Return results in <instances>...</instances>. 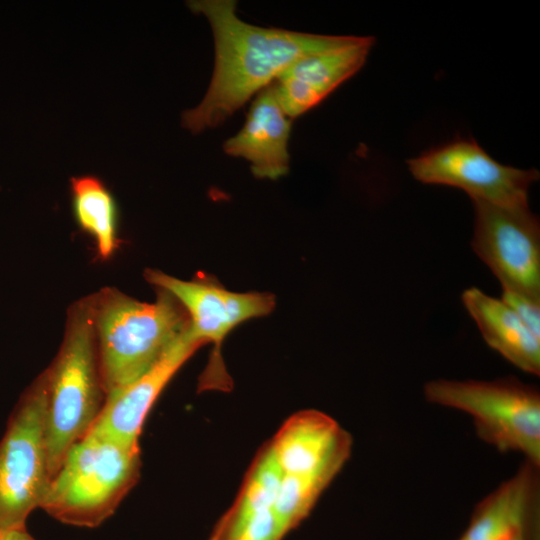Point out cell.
<instances>
[{
	"label": "cell",
	"mask_w": 540,
	"mask_h": 540,
	"mask_svg": "<svg viewBox=\"0 0 540 540\" xmlns=\"http://www.w3.org/2000/svg\"><path fill=\"white\" fill-rule=\"evenodd\" d=\"M202 346L187 329L149 371L106 395L90 430L125 444H139L143 424L153 404L177 371Z\"/></svg>",
	"instance_id": "7c38bea8"
},
{
	"label": "cell",
	"mask_w": 540,
	"mask_h": 540,
	"mask_svg": "<svg viewBox=\"0 0 540 540\" xmlns=\"http://www.w3.org/2000/svg\"><path fill=\"white\" fill-rule=\"evenodd\" d=\"M471 247L502 290L540 301V222L526 206L472 201Z\"/></svg>",
	"instance_id": "ba28073f"
},
{
	"label": "cell",
	"mask_w": 540,
	"mask_h": 540,
	"mask_svg": "<svg viewBox=\"0 0 540 540\" xmlns=\"http://www.w3.org/2000/svg\"><path fill=\"white\" fill-rule=\"evenodd\" d=\"M329 484L318 478L282 474L274 512L287 535L309 516Z\"/></svg>",
	"instance_id": "e0dca14e"
},
{
	"label": "cell",
	"mask_w": 540,
	"mask_h": 540,
	"mask_svg": "<svg viewBox=\"0 0 540 540\" xmlns=\"http://www.w3.org/2000/svg\"><path fill=\"white\" fill-rule=\"evenodd\" d=\"M501 300L536 337L540 338V301L506 291H502Z\"/></svg>",
	"instance_id": "ac0fdd59"
},
{
	"label": "cell",
	"mask_w": 540,
	"mask_h": 540,
	"mask_svg": "<svg viewBox=\"0 0 540 540\" xmlns=\"http://www.w3.org/2000/svg\"><path fill=\"white\" fill-rule=\"evenodd\" d=\"M537 466L526 463L475 508L461 540H510L528 529L538 496Z\"/></svg>",
	"instance_id": "5bb4252c"
},
{
	"label": "cell",
	"mask_w": 540,
	"mask_h": 540,
	"mask_svg": "<svg viewBox=\"0 0 540 540\" xmlns=\"http://www.w3.org/2000/svg\"><path fill=\"white\" fill-rule=\"evenodd\" d=\"M485 342L524 372L540 374V338L501 299L471 287L461 296Z\"/></svg>",
	"instance_id": "9a60e30c"
},
{
	"label": "cell",
	"mask_w": 540,
	"mask_h": 540,
	"mask_svg": "<svg viewBox=\"0 0 540 540\" xmlns=\"http://www.w3.org/2000/svg\"><path fill=\"white\" fill-rule=\"evenodd\" d=\"M46 375L23 394L0 441V531L25 528L51 477L45 440Z\"/></svg>",
	"instance_id": "52a82bcc"
},
{
	"label": "cell",
	"mask_w": 540,
	"mask_h": 540,
	"mask_svg": "<svg viewBox=\"0 0 540 540\" xmlns=\"http://www.w3.org/2000/svg\"><path fill=\"white\" fill-rule=\"evenodd\" d=\"M155 289L154 302L139 301L115 287L91 294L105 397L149 371L189 327L182 304Z\"/></svg>",
	"instance_id": "7a4b0ae2"
},
{
	"label": "cell",
	"mask_w": 540,
	"mask_h": 540,
	"mask_svg": "<svg viewBox=\"0 0 540 540\" xmlns=\"http://www.w3.org/2000/svg\"><path fill=\"white\" fill-rule=\"evenodd\" d=\"M1 540H35L27 531L26 528L13 529L5 531Z\"/></svg>",
	"instance_id": "d6986e66"
},
{
	"label": "cell",
	"mask_w": 540,
	"mask_h": 540,
	"mask_svg": "<svg viewBox=\"0 0 540 540\" xmlns=\"http://www.w3.org/2000/svg\"><path fill=\"white\" fill-rule=\"evenodd\" d=\"M510 540H528L527 529H521L514 533Z\"/></svg>",
	"instance_id": "ffe728a7"
},
{
	"label": "cell",
	"mask_w": 540,
	"mask_h": 540,
	"mask_svg": "<svg viewBox=\"0 0 540 540\" xmlns=\"http://www.w3.org/2000/svg\"><path fill=\"white\" fill-rule=\"evenodd\" d=\"M268 444L283 475L330 483L350 457L352 438L332 417L311 409L289 417Z\"/></svg>",
	"instance_id": "30bf717a"
},
{
	"label": "cell",
	"mask_w": 540,
	"mask_h": 540,
	"mask_svg": "<svg viewBox=\"0 0 540 540\" xmlns=\"http://www.w3.org/2000/svg\"><path fill=\"white\" fill-rule=\"evenodd\" d=\"M4 532L0 531V540L2 538V535H3Z\"/></svg>",
	"instance_id": "44dd1931"
},
{
	"label": "cell",
	"mask_w": 540,
	"mask_h": 540,
	"mask_svg": "<svg viewBox=\"0 0 540 540\" xmlns=\"http://www.w3.org/2000/svg\"><path fill=\"white\" fill-rule=\"evenodd\" d=\"M72 211L78 226L93 237L97 256L109 260L119 247L117 202L99 177L70 178Z\"/></svg>",
	"instance_id": "2e32d148"
},
{
	"label": "cell",
	"mask_w": 540,
	"mask_h": 540,
	"mask_svg": "<svg viewBox=\"0 0 540 540\" xmlns=\"http://www.w3.org/2000/svg\"><path fill=\"white\" fill-rule=\"evenodd\" d=\"M413 177L424 184L455 187L472 201L499 206H526L535 169L502 165L474 139L457 138L407 161Z\"/></svg>",
	"instance_id": "9c48e42d"
},
{
	"label": "cell",
	"mask_w": 540,
	"mask_h": 540,
	"mask_svg": "<svg viewBox=\"0 0 540 540\" xmlns=\"http://www.w3.org/2000/svg\"><path fill=\"white\" fill-rule=\"evenodd\" d=\"M371 36H354L348 44L303 56L274 81L277 99L286 115L297 118L320 104L365 64L374 44Z\"/></svg>",
	"instance_id": "8fae6325"
},
{
	"label": "cell",
	"mask_w": 540,
	"mask_h": 540,
	"mask_svg": "<svg viewBox=\"0 0 540 540\" xmlns=\"http://www.w3.org/2000/svg\"><path fill=\"white\" fill-rule=\"evenodd\" d=\"M291 121L277 99L273 82L256 95L242 129L224 142L223 150L247 160L256 178L277 180L289 171Z\"/></svg>",
	"instance_id": "4fadbf2b"
},
{
	"label": "cell",
	"mask_w": 540,
	"mask_h": 540,
	"mask_svg": "<svg viewBox=\"0 0 540 540\" xmlns=\"http://www.w3.org/2000/svg\"><path fill=\"white\" fill-rule=\"evenodd\" d=\"M427 401L468 414L480 439L501 452H519L540 465V393L514 377L492 381L437 379Z\"/></svg>",
	"instance_id": "5b68a950"
},
{
	"label": "cell",
	"mask_w": 540,
	"mask_h": 540,
	"mask_svg": "<svg viewBox=\"0 0 540 540\" xmlns=\"http://www.w3.org/2000/svg\"><path fill=\"white\" fill-rule=\"evenodd\" d=\"M140 454L139 444L89 430L66 454L40 508L65 524L99 526L138 481Z\"/></svg>",
	"instance_id": "277c9868"
},
{
	"label": "cell",
	"mask_w": 540,
	"mask_h": 540,
	"mask_svg": "<svg viewBox=\"0 0 540 540\" xmlns=\"http://www.w3.org/2000/svg\"><path fill=\"white\" fill-rule=\"evenodd\" d=\"M187 5L208 19L215 48L206 94L181 116L182 126L193 134L222 124L297 59L344 46L354 38L252 25L237 16L233 0H195Z\"/></svg>",
	"instance_id": "6da1fadb"
},
{
	"label": "cell",
	"mask_w": 540,
	"mask_h": 540,
	"mask_svg": "<svg viewBox=\"0 0 540 540\" xmlns=\"http://www.w3.org/2000/svg\"><path fill=\"white\" fill-rule=\"evenodd\" d=\"M146 281L172 294L189 317V335L202 345L212 344L208 363L198 381L199 391H229L232 379L222 357V344L239 324L270 314L275 297L265 292L237 293L227 290L215 277L198 273L182 280L158 269H146Z\"/></svg>",
	"instance_id": "8992f818"
},
{
	"label": "cell",
	"mask_w": 540,
	"mask_h": 540,
	"mask_svg": "<svg viewBox=\"0 0 540 540\" xmlns=\"http://www.w3.org/2000/svg\"><path fill=\"white\" fill-rule=\"evenodd\" d=\"M44 372L45 440L52 479L70 448L89 432L105 400L91 294L67 309L61 346Z\"/></svg>",
	"instance_id": "3957f363"
},
{
	"label": "cell",
	"mask_w": 540,
	"mask_h": 540,
	"mask_svg": "<svg viewBox=\"0 0 540 540\" xmlns=\"http://www.w3.org/2000/svg\"><path fill=\"white\" fill-rule=\"evenodd\" d=\"M459 540H461V539H459Z\"/></svg>",
	"instance_id": "7402d4cb"
}]
</instances>
